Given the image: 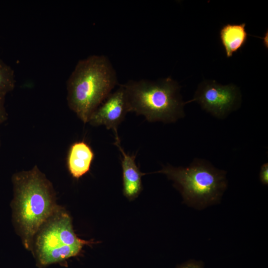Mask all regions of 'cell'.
<instances>
[{"mask_svg":"<svg viewBox=\"0 0 268 268\" xmlns=\"http://www.w3.org/2000/svg\"><path fill=\"white\" fill-rule=\"evenodd\" d=\"M259 179L261 182L264 185L268 184V163L266 162L262 165L260 173Z\"/></svg>","mask_w":268,"mask_h":268,"instance_id":"obj_12","label":"cell"},{"mask_svg":"<svg viewBox=\"0 0 268 268\" xmlns=\"http://www.w3.org/2000/svg\"><path fill=\"white\" fill-rule=\"evenodd\" d=\"M122 85L130 111L143 116L149 122L174 123L185 116L186 103L180 93V86L170 77L130 80Z\"/></svg>","mask_w":268,"mask_h":268,"instance_id":"obj_3","label":"cell"},{"mask_svg":"<svg viewBox=\"0 0 268 268\" xmlns=\"http://www.w3.org/2000/svg\"><path fill=\"white\" fill-rule=\"evenodd\" d=\"M192 102L198 103L214 117L224 119L239 107L241 95L234 84L224 85L215 80H205L198 86L194 97L185 103Z\"/></svg>","mask_w":268,"mask_h":268,"instance_id":"obj_6","label":"cell"},{"mask_svg":"<svg viewBox=\"0 0 268 268\" xmlns=\"http://www.w3.org/2000/svg\"><path fill=\"white\" fill-rule=\"evenodd\" d=\"M177 268H204V266L201 261L190 260L179 265Z\"/></svg>","mask_w":268,"mask_h":268,"instance_id":"obj_14","label":"cell"},{"mask_svg":"<svg viewBox=\"0 0 268 268\" xmlns=\"http://www.w3.org/2000/svg\"><path fill=\"white\" fill-rule=\"evenodd\" d=\"M156 172L173 181L184 203L199 210L218 204L228 186L226 171L203 159L196 158L187 167L167 165Z\"/></svg>","mask_w":268,"mask_h":268,"instance_id":"obj_4","label":"cell"},{"mask_svg":"<svg viewBox=\"0 0 268 268\" xmlns=\"http://www.w3.org/2000/svg\"><path fill=\"white\" fill-rule=\"evenodd\" d=\"M35 254L41 266L64 262L78 255L89 242L78 238L74 233L71 218L58 209L37 233Z\"/></svg>","mask_w":268,"mask_h":268,"instance_id":"obj_5","label":"cell"},{"mask_svg":"<svg viewBox=\"0 0 268 268\" xmlns=\"http://www.w3.org/2000/svg\"><path fill=\"white\" fill-rule=\"evenodd\" d=\"M130 112L125 90L121 84L94 111L88 123L93 126H104L117 134L118 126Z\"/></svg>","mask_w":268,"mask_h":268,"instance_id":"obj_7","label":"cell"},{"mask_svg":"<svg viewBox=\"0 0 268 268\" xmlns=\"http://www.w3.org/2000/svg\"><path fill=\"white\" fill-rule=\"evenodd\" d=\"M94 153L91 147L83 141L70 146L67 156V167L70 174L78 179L90 170Z\"/></svg>","mask_w":268,"mask_h":268,"instance_id":"obj_9","label":"cell"},{"mask_svg":"<svg viewBox=\"0 0 268 268\" xmlns=\"http://www.w3.org/2000/svg\"><path fill=\"white\" fill-rule=\"evenodd\" d=\"M116 145L121 151L123 158L122 167L123 170V193L129 200L136 198L142 190L141 177L143 175L135 163V156L126 153L121 146L118 134L115 135Z\"/></svg>","mask_w":268,"mask_h":268,"instance_id":"obj_8","label":"cell"},{"mask_svg":"<svg viewBox=\"0 0 268 268\" xmlns=\"http://www.w3.org/2000/svg\"><path fill=\"white\" fill-rule=\"evenodd\" d=\"M246 24H227L219 32L221 43L227 58L241 49L246 44L248 33L245 29Z\"/></svg>","mask_w":268,"mask_h":268,"instance_id":"obj_10","label":"cell"},{"mask_svg":"<svg viewBox=\"0 0 268 268\" xmlns=\"http://www.w3.org/2000/svg\"><path fill=\"white\" fill-rule=\"evenodd\" d=\"M5 97V95L0 94V124L7 119V113L4 106Z\"/></svg>","mask_w":268,"mask_h":268,"instance_id":"obj_13","label":"cell"},{"mask_svg":"<svg viewBox=\"0 0 268 268\" xmlns=\"http://www.w3.org/2000/svg\"><path fill=\"white\" fill-rule=\"evenodd\" d=\"M12 181L13 222L29 248L41 226L59 209L52 185L37 166L14 174Z\"/></svg>","mask_w":268,"mask_h":268,"instance_id":"obj_1","label":"cell"},{"mask_svg":"<svg viewBox=\"0 0 268 268\" xmlns=\"http://www.w3.org/2000/svg\"><path fill=\"white\" fill-rule=\"evenodd\" d=\"M118 84L116 72L106 56L79 60L67 82L69 108L84 124Z\"/></svg>","mask_w":268,"mask_h":268,"instance_id":"obj_2","label":"cell"},{"mask_svg":"<svg viewBox=\"0 0 268 268\" xmlns=\"http://www.w3.org/2000/svg\"><path fill=\"white\" fill-rule=\"evenodd\" d=\"M15 82L14 70L0 59V94L6 95L12 91Z\"/></svg>","mask_w":268,"mask_h":268,"instance_id":"obj_11","label":"cell"}]
</instances>
